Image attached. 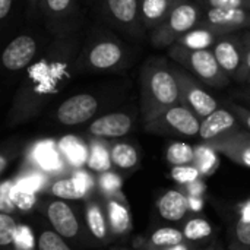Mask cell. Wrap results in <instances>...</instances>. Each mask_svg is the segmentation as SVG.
Wrapping results in <instances>:
<instances>
[{
    "mask_svg": "<svg viewBox=\"0 0 250 250\" xmlns=\"http://www.w3.org/2000/svg\"><path fill=\"white\" fill-rule=\"evenodd\" d=\"M202 19H204L202 9L195 3L183 0L180 4H177L173 9L168 18L158 28L151 31L149 41L157 48H170L185 34L199 26Z\"/></svg>",
    "mask_w": 250,
    "mask_h": 250,
    "instance_id": "277c9868",
    "label": "cell"
},
{
    "mask_svg": "<svg viewBox=\"0 0 250 250\" xmlns=\"http://www.w3.org/2000/svg\"><path fill=\"white\" fill-rule=\"evenodd\" d=\"M100 183H101V188L108 192V193H114L120 189V177L113 174V173H104L100 179Z\"/></svg>",
    "mask_w": 250,
    "mask_h": 250,
    "instance_id": "f35d334b",
    "label": "cell"
},
{
    "mask_svg": "<svg viewBox=\"0 0 250 250\" xmlns=\"http://www.w3.org/2000/svg\"><path fill=\"white\" fill-rule=\"evenodd\" d=\"M32 160L41 170L48 173H56L63 168V157L59 146L51 141L37 144L32 151Z\"/></svg>",
    "mask_w": 250,
    "mask_h": 250,
    "instance_id": "7402d4cb",
    "label": "cell"
},
{
    "mask_svg": "<svg viewBox=\"0 0 250 250\" xmlns=\"http://www.w3.org/2000/svg\"><path fill=\"white\" fill-rule=\"evenodd\" d=\"M195 160H196V152L189 144L174 142L167 149V161L173 167L190 166Z\"/></svg>",
    "mask_w": 250,
    "mask_h": 250,
    "instance_id": "d4e9b609",
    "label": "cell"
},
{
    "mask_svg": "<svg viewBox=\"0 0 250 250\" xmlns=\"http://www.w3.org/2000/svg\"><path fill=\"white\" fill-rule=\"evenodd\" d=\"M179 85H180V104L190 108L198 117L205 119L209 114H212L218 104L215 98L208 94L204 88L199 86V83L188 75L182 69H174Z\"/></svg>",
    "mask_w": 250,
    "mask_h": 250,
    "instance_id": "8992f818",
    "label": "cell"
},
{
    "mask_svg": "<svg viewBox=\"0 0 250 250\" xmlns=\"http://www.w3.org/2000/svg\"><path fill=\"white\" fill-rule=\"evenodd\" d=\"M236 239L243 246H250V220H239L236 226Z\"/></svg>",
    "mask_w": 250,
    "mask_h": 250,
    "instance_id": "ab89813d",
    "label": "cell"
},
{
    "mask_svg": "<svg viewBox=\"0 0 250 250\" xmlns=\"http://www.w3.org/2000/svg\"><path fill=\"white\" fill-rule=\"evenodd\" d=\"M234 127H236V116L224 108H217L212 114L202 119L199 136L204 141L212 142L215 139H220L231 133Z\"/></svg>",
    "mask_w": 250,
    "mask_h": 250,
    "instance_id": "e0dca14e",
    "label": "cell"
},
{
    "mask_svg": "<svg viewBox=\"0 0 250 250\" xmlns=\"http://www.w3.org/2000/svg\"><path fill=\"white\" fill-rule=\"evenodd\" d=\"M224 35H227V34L220 29H215L212 26H207V25L201 23L199 26L193 28L188 34H185L176 44L185 45L192 50H211V47H214L217 44V41Z\"/></svg>",
    "mask_w": 250,
    "mask_h": 250,
    "instance_id": "d6986e66",
    "label": "cell"
},
{
    "mask_svg": "<svg viewBox=\"0 0 250 250\" xmlns=\"http://www.w3.org/2000/svg\"><path fill=\"white\" fill-rule=\"evenodd\" d=\"M164 250H190L185 243H182V245H177V246H173V248H166Z\"/></svg>",
    "mask_w": 250,
    "mask_h": 250,
    "instance_id": "7dc6e473",
    "label": "cell"
},
{
    "mask_svg": "<svg viewBox=\"0 0 250 250\" xmlns=\"http://www.w3.org/2000/svg\"><path fill=\"white\" fill-rule=\"evenodd\" d=\"M47 217L54 231L62 237L73 239L79 233V223L73 209L64 201H54L47 208Z\"/></svg>",
    "mask_w": 250,
    "mask_h": 250,
    "instance_id": "9a60e30c",
    "label": "cell"
},
{
    "mask_svg": "<svg viewBox=\"0 0 250 250\" xmlns=\"http://www.w3.org/2000/svg\"><path fill=\"white\" fill-rule=\"evenodd\" d=\"M38 57V41L29 34H21L13 38L1 54V63L9 72L28 69Z\"/></svg>",
    "mask_w": 250,
    "mask_h": 250,
    "instance_id": "9c48e42d",
    "label": "cell"
},
{
    "mask_svg": "<svg viewBox=\"0 0 250 250\" xmlns=\"http://www.w3.org/2000/svg\"><path fill=\"white\" fill-rule=\"evenodd\" d=\"M189 198L177 190H168L158 201L160 215L167 221H179L189 211Z\"/></svg>",
    "mask_w": 250,
    "mask_h": 250,
    "instance_id": "44dd1931",
    "label": "cell"
},
{
    "mask_svg": "<svg viewBox=\"0 0 250 250\" xmlns=\"http://www.w3.org/2000/svg\"><path fill=\"white\" fill-rule=\"evenodd\" d=\"M111 163L119 167V168H132L138 164V152L136 149L130 145V144H126V142H120V144H116L113 148H111Z\"/></svg>",
    "mask_w": 250,
    "mask_h": 250,
    "instance_id": "cb8c5ba5",
    "label": "cell"
},
{
    "mask_svg": "<svg viewBox=\"0 0 250 250\" xmlns=\"http://www.w3.org/2000/svg\"><path fill=\"white\" fill-rule=\"evenodd\" d=\"M59 151L62 154V157L64 158V161L75 167V168H81L88 163L89 158V151L86 148V145L76 136H64L59 141Z\"/></svg>",
    "mask_w": 250,
    "mask_h": 250,
    "instance_id": "603a6c76",
    "label": "cell"
},
{
    "mask_svg": "<svg viewBox=\"0 0 250 250\" xmlns=\"http://www.w3.org/2000/svg\"><path fill=\"white\" fill-rule=\"evenodd\" d=\"M248 81H249V82H250V78H249V79H248Z\"/></svg>",
    "mask_w": 250,
    "mask_h": 250,
    "instance_id": "f907efd6",
    "label": "cell"
},
{
    "mask_svg": "<svg viewBox=\"0 0 250 250\" xmlns=\"http://www.w3.org/2000/svg\"><path fill=\"white\" fill-rule=\"evenodd\" d=\"M142 114L146 123L180 104V85L173 67L164 59H149L141 72Z\"/></svg>",
    "mask_w": 250,
    "mask_h": 250,
    "instance_id": "7a4b0ae2",
    "label": "cell"
},
{
    "mask_svg": "<svg viewBox=\"0 0 250 250\" xmlns=\"http://www.w3.org/2000/svg\"><path fill=\"white\" fill-rule=\"evenodd\" d=\"M81 47L73 32L60 34L35 59L26 69L15 100V107L21 114L34 111L72 78Z\"/></svg>",
    "mask_w": 250,
    "mask_h": 250,
    "instance_id": "6da1fadb",
    "label": "cell"
},
{
    "mask_svg": "<svg viewBox=\"0 0 250 250\" xmlns=\"http://www.w3.org/2000/svg\"><path fill=\"white\" fill-rule=\"evenodd\" d=\"M111 155L108 154L107 148L101 144H92L89 149V158H88V168L92 171H104L107 173L111 167Z\"/></svg>",
    "mask_w": 250,
    "mask_h": 250,
    "instance_id": "f1b7e54d",
    "label": "cell"
},
{
    "mask_svg": "<svg viewBox=\"0 0 250 250\" xmlns=\"http://www.w3.org/2000/svg\"><path fill=\"white\" fill-rule=\"evenodd\" d=\"M86 223L91 234L95 239H105L107 237V221L104 218L103 209L97 202H91L86 208Z\"/></svg>",
    "mask_w": 250,
    "mask_h": 250,
    "instance_id": "484cf974",
    "label": "cell"
},
{
    "mask_svg": "<svg viewBox=\"0 0 250 250\" xmlns=\"http://www.w3.org/2000/svg\"><path fill=\"white\" fill-rule=\"evenodd\" d=\"M168 56L211 86L221 88L229 83L230 76L221 69L212 50H192L174 44L168 48Z\"/></svg>",
    "mask_w": 250,
    "mask_h": 250,
    "instance_id": "5b68a950",
    "label": "cell"
},
{
    "mask_svg": "<svg viewBox=\"0 0 250 250\" xmlns=\"http://www.w3.org/2000/svg\"><path fill=\"white\" fill-rule=\"evenodd\" d=\"M94 188V180L86 171L78 170L72 177L56 180L51 185V193L60 199L76 201L82 199Z\"/></svg>",
    "mask_w": 250,
    "mask_h": 250,
    "instance_id": "5bb4252c",
    "label": "cell"
},
{
    "mask_svg": "<svg viewBox=\"0 0 250 250\" xmlns=\"http://www.w3.org/2000/svg\"><path fill=\"white\" fill-rule=\"evenodd\" d=\"M132 129V119L125 113H110L95 119L89 125V133L95 138H120Z\"/></svg>",
    "mask_w": 250,
    "mask_h": 250,
    "instance_id": "2e32d148",
    "label": "cell"
},
{
    "mask_svg": "<svg viewBox=\"0 0 250 250\" xmlns=\"http://www.w3.org/2000/svg\"><path fill=\"white\" fill-rule=\"evenodd\" d=\"M189 207L193 211H199L202 208V201L199 199V196H190L189 198Z\"/></svg>",
    "mask_w": 250,
    "mask_h": 250,
    "instance_id": "ee69618b",
    "label": "cell"
},
{
    "mask_svg": "<svg viewBox=\"0 0 250 250\" xmlns=\"http://www.w3.org/2000/svg\"><path fill=\"white\" fill-rule=\"evenodd\" d=\"M212 233V227L208 221L202 220V218H193L190 220L183 230L185 239L188 240H201L205 239L208 236H211Z\"/></svg>",
    "mask_w": 250,
    "mask_h": 250,
    "instance_id": "f546056e",
    "label": "cell"
},
{
    "mask_svg": "<svg viewBox=\"0 0 250 250\" xmlns=\"http://www.w3.org/2000/svg\"><path fill=\"white\" fill-rule=\"evenodd\" d=\"M199 174H201V170L196 168V167L192 166V164H190V166L174 167V168L171 170V177H173L176 182L182 183V185H190V183L196 182L198 177H199Z\"/></svg>",
    "mask_w": 250,
    "mask_h": 250,
    "instance_id": "836d02e7",
    "label": "cell"
},
{
    "mask_svg": "<svg viewBox=\"0 0 250 250\" xmlns=\"http://www.w3.org/2000/svg\"><path fill=\"white\" fill-rule=\"evenodd\" d=\"M183 0H141L139 13L144 29L154 31Z\"/></svg>",
    "mask_w": 250,
    "mask_h": 250,
    "instance_id": "ac0fdd59",
    "label": "cell"
},
{
    "mask_svg": "<svg viewBox=\"0 0 250 250\" xmlns=\"http://www.w3.org/2000/svg\"><path fill=\"white\" fill-rule=\"evenodd\" d=\"M148 129L152 130H170L185 136H195L201 130L199 117L188 107L177 104L166 110L155 120L148 123Z\"/></svg>",
    "mask_w": 250,
    "mask_h": 250,
    "instance_id": "ba28073f",
    "label": "cell"
},
{
    "mask_svg": "<svg viewBox=\"0 0 250 250\" xmlns=\"http://www.w3.org/2000/svg\"><path fill=\"white\" fill-rule=\"evenodd\" d=\"M201 23L231 34L250 26V9H207Z\"/></svg>",
    "mask_w": 250,
    "mask_h": 250,
    "instance_id": "7c38bea8",
    "label": "cell"
},
{
    "mask_svg": "<svg viewBox=\"0 0 250 250\" xmlns=\"http://www.w3.org/2000/svg\"><path fill=\"white\" fill-rule=\"evenodd\" d=\"M126 60L125 45L114 37H92L81 47L75 72H107L120 67Z\"/></svg>",
    "mask_w": 250,
    "mask_h": 250,
    "instance_id": "3957f363",
    "label": "cell"
},
{
    "mask_svg": "<svg viewBox=\"0 0 250 250\" xmlns=\"http://www.w3.org/2000/svg\"><path fill=\"white\" fill-rule=\"evenodd\" d=\"M149 242L155 248H164V249L173 248V246L182 245L185 242V234L182 231H179L177 229L163 227V229H158L157 231L152 233Z\"/></svg>",
    "mask_w": 250,
    "mask_h": 250,
    "instance_id": "83f0119b",
    "label": "cell"
},
{
    "mask_svg": "<svg viewBox=\"0 0 250 250\" xmlns=\"http://www.w3.org/2000/svg\"><path fill=\"white\" fill-rule=\"evenodd\" d=\"M13 243H15L16 250H35L34 236L28 226H18Z\"/></svg>",
    "mask_w": 250,
    "mask_h": 250,
    "instance_id": "e575fe53",
    "label": "cell"
},
{
    "mask_svg": "<svg viewBox=\"0 0 250 250\" xmlns=\"http://www.w3.org/2000/svg\"><path fill=\"white\" fill-rule=\"evenodd\" d=\"M40 13L44 16L45 23L53 31L60 34L70 32L66 28V22L76 13V0H40Z\"/></svg>",
    "mask_w": 250,
    "mask_h": 250,
    "instance_id": "4fadbf2b",
    "label": "cell"
},
{
    "mask_svg": "<svg viewBox=\"0 0 250 250\" xmlns=\"http://www.w3.org/2000/svg\"><path fill=\"white\" fill-rule=\"evenodd\" d=\"M100 3L103 13L116 28L130 35L142 34L144 25L139 13L141 0H100Z\"/></svg>",
    "mask_w": 250,
    "mask_h": 250,
    "instance_id": "52a82bcc",
    "label": "cell"
},
{
    "mask_svg": "<svg viewBox=\"0 0 250 250\" xmlns=\"http://www.w3.org/2000/svg\"><path fill=\"white\" fill-rule=\"evenodd\" d=\"M196 155L199 157V168L204 171H209V168L212 167V164L215 163V157L211 152V146L209 148H199Z\"/></svg>",
    "mask_w": 250,
    "mask_h": 250,
    "instance_id": "60d3db41",
    "label": "cell"
},
{
    "mask_svg": "<svg viewBox=\"0 0 250 250\" xmlns=\"http://www.w3.org/2000/svg\"><path fill=\"white\" fill-rule=\"evenodd\" d=\"M13 199H15L16 208H19L22 211H28L35 204V193L23 190V189L15 186V183H13Z\"/></svg>",
    "mask_w": 250,
    "mask_h": 250,
    "instance_id": "d590c367",
    "label": "cell"
},
{
    "mask_svg": "<svg viewBox=\"0 0 250 250\" xmlns=\"http://www.w3.org/2000/svg\"><path fill=\"white\" fill-rule=\"evenodd\" d=\"M248 95H249V97H250V89H249V91H248Z\"/></svg>",
    "mask_w": 250,
    "mask_h": 250,
    "instance_id": "681fc988",
    "label": "cell"
},
{
    "mask_svg": "<svg viewBox=\"0 0 250 250\" xmlns=\"http://www.w3.org/2000/svg\"><path fill=\"white\" fill-rule=\"evenodd\" d=\"M16 208L13 199V183L10 180H4L0 185V211L3 214H12Z\"/></svg>",
    "mask_w": 250,
    "mask_h": 250,
    "instance_id": "d6a6232c",
    "label": "cell"
},
{
    "mask_svg": "<svg viewBox=\"0 0 250 250\" xmlns=\"http://www.w3.org/2000/svg\"><path fill=\"white\" fill-rule=\"evenodd\" d=\"M108 220H110V227L114 234H122L130 227L129 211L117 201L108 202Z\"/></svg>",
    "mask_w": 250,
    "mask_h": 250,
    "instance_id": "4316f807",
    "label": "cell"
},
{
    "mask_svg": "<svg viewBox=\"0 0 250 250\" xmlns=\"http://www.w3.org/2000/svg\"><path fill=\"white\" fill-rule=\"evenodd\" d=\"M18 230V224L9 214H0V245L3 248L12 245L15 242V234Z\"/></svg>",
    "mask_w": 250,
    "mask_h": 250,
    "instance_id": "1f68e13d",
    "label": "cell"
},
{
    "mask_svg": "<svg viewBox=\"0 0 250 250\" xmlns=\"http://www.w3.org/2000/svg\"><path fill=\"white\" fill-rule=\"evenodd\" d=\"M37 248L38 250H70V248L62 239V236L51 230H45L40 234Z\"/></svg>",
    "mask_w": 250,
    "mask_h": 250,
    "instance_id": "4dcf8cb0",
    "label": "cell"
},
{
    "mask_svg": "<svg viewBox=\"0 0 250 250\" xmlns=\"http://www.w3.org/2000/svg\"><path fill=\"white\" fill-rule=\"evenodd\" d=\"M242 218H243V220H250V202L249 204H246V207L243 208Z\"/></svg>",
    "mask_w": 250,
    "mask_h": 250,
    "instance_id": "bcb514c9",
    "label": "cell"
},
{
    "mask_svg": "<svg viewBox=\"0 0 250 250\" xmlns=\"http://www.w3.org/2000/svg\"><path fill=\"white\" fill-rule=\"evenodd\" d=\"M86 1H91V0H86Z\"/></svg>",
    "mask_w": 250,
    "mask_h": 250,
    "instance_id": "816d5d0a",
    "label": "cell"
},
{
    "mask_svg": "<svg viewBox=\"0 0 250 250\" xmlns=\"http://www.w3.org/2000/svg\"><path fill=\"white\" fill-rule=\"evenodd\" d=\"M207 9H250V0H201Z\"/></svg>",
    "mask_w": 250,
    "mask_h": 250,
    "instance_id": "8d00e7d4",
    "label": "cell"
},
{
    "mask_svg": "<svg viewBox=\"0 0 250 250\" xmlns=\"http://www.w3.org/2000/svg\"><path fill=\"white\" fill-rule=\"evenodd\" d=\"M28 1V9H29V13H34L38 10V4H40V0H26Z\"/></svg>",
    "mask_w": 250,
    "mask_h": 250,
    "instance_id": "f6af8a7d",
    "label": "cell"
},
{
    "mask_svg": "<svg viewBox=\"0 0 250 250\" xmlns=\"http://www.w3.org/2000/svg\"><path fill=\"white\" fill-rule=\"evenodd\" d=\"M98 110V101L91 94H78L63 101L57 111V120L64 126H76L88 122Z\"/></svg>",
    "mask_w": 250,
    "mask_h": 250,
    "instance_id": "30bf717a",
    "label": "cell"
},
{
    "mask_svg": "<svg viewBox=\"0 0 250 250\" xmlns=\"http://www.w3.org/2000/svg\"><path fill=\"white\" fill-rule=\"evenodd\" d=\"M212 51L221 69L229 76L237 79L245 60V47L240 35L227 34L221 37L212 47Z\"/></svg>",
    "mask_w": 250,
    "mask_h": 250,
    "instance_id": "8fae6325",
    "label": "cell"
},
{
    "mask_svg": "<svg viewBox=\"0 0 250 250\" xmlns=\"http://www.w3.org/2000/svg\"><path fill=\"white\" fill-rule=\"evenodd\" d=\"M214 148H218L229 154L239 164L250 168V138L245 135H226L211 142Z\"/></svg>",
    "mask_w": 250,
    "mask_h": 250,
    "instance_id": "ffe728a7",
    "label": "cell"
},
{
    "mask_svg": "<svg viewBox=\"0 0 250 250\" xmlns=\"http://www.w3.org/2000/svg\"><path fill=\"white\" fill-rule=\"evenodd\" d=\"M243 47H245V60H243V67L239 73L237 81H246L250 78V32L240 35Z\"/></svg>",
    "mask_w": 250,
    "mask_h": 250,
    "instance_id": "74e56055",
    "label": "cell"
},
{
    "mask_svg": "<svg viewBox=\"0 0 250 250\" xmlns=\"http://www.w3.org/2000/svg\"><path fill=\"white\" fill-rule=\"evenodd\" d=\"M13 0H0V19L4 21L12 10Z\"/></svg>",
    "mask_w": 250,
    "mask_h": 250,
    "instance_id": "b9f144b4",
    "label": "cell"
},
{
    "mask_svg": "<svg viewBox=\"0 0 250 250\" xmlns=\"http://www.w3.org/2000/svg\"><path fill=\"white\" fill-rule=\"evenodd\" d=\"M0 160H1V166H0V170L3 171V170H4V167H6V160H4V157H0Z\"/></svg>",
    "mask_w": 250,
    "mask_h": 250,
    "instance_id": "c3c4849f",
    "label": "cell"
},
{
    "mask_svg": "<svg viewBox=\"0 0 250 250\" xmlns=\"http://www.w3.org/2000/svg\"><path fill=\"white\" fill-rule=\"evenodd\" d=\"M233 108L236 110V113H237V116L245 122V125L248 126V129L250 130V111L249 110H246V108H243V107H239V105H233Z\"/></svg>",
    "mask_w": 250,
    "mask_h": 250,
    "instance_id": "7bdbcfd3",
    "label": "cell"
}]
</instances>
